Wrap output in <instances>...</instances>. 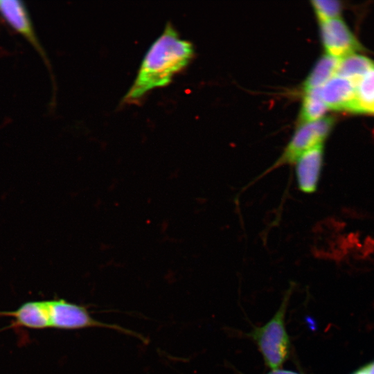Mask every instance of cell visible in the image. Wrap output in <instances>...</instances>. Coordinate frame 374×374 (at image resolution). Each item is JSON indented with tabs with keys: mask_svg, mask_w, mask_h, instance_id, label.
Listing matches in <instances>:
<instances>
[{
	"mask_svg": "<svg viewBox=\"0 0 374 374\" xmlns=\"http://www.w3.org/2000/svg\"><path fill=\"white\" fill-rule=\"evenodd\" d=\"M290 296V292L285 295L279 308L270 320L260 327L254 328L249 333L265 365L271 371L280 369L289 355L290 342L285 319Z\"/></svg>",
	"mask_w": 374,
	"mask_h": 374,
	"instance_id": "7a4b0ae2",
	"label": "cell"
},
{
	"mask_svg": "<svg viewBox=\"0 0 374 374\" xmlns=\"http://www.w3.org/2000/svg\"><path fill=\"white\" fill-rule=\"evenodd\" d=\"M193 53V44L181 39L176 29L167 24L145 54L123 101L133 102L150 90L169 84L173 76L188 65Z\"/></svg>",
	"mask_w": 374,
	"mask_h": 374,
	"instance_id": "6da1fadb",
	"label": "cell"
},
{
	"mask_svg": "<svg viewBox=\"0 0 374 374\" xmlns=\"http://www.w3.org/2000/svg\"><path fill=\"white\" fill-rule=\"evenodd\" d=\"M0 17L13 30L34 48L49 71L51 66L40 42L26 4L19 0H0Z\"/></svg>",
	"mask_w": 374,
	"mask_h": 374,
	"instance_id": "277c9868",
	"label": "cell"
},
{
	"mask_svg": "<svg viewBox=\"0 0 374 374\" xmlns=\"http://www.w3.org/2000/svg\"><path fill=\"white\" fill-rule=\"evenodd\" d=\"M321 40L326 53L342 58L362 49V45L340 18L320 22Z\"/></svg>",
	"mask_w": 374,
	"mask_h": 374,
	"instance_id": "5b68a950",
	"label": "cell"
},
{
	"mask_svg": "<svg viewBox=\"0 0 374 374\" xmlns=\"http://www.w3.org/2000/svg\"><path fill=\"white\" fill-rule=\"evenodd\" d=\"M319 91L328 109L355 112L356 84L350 80L335 75Z\"/></svg>",
	"mask_w": 374,
	"mask_h": 374,
	"instance_id": "52a82bcc",
	"label": "cell"
},
{
	"mask_svg": "<svg viewBox=\"0 0 374 374\" xmlns=\"http://www.w3.org/2000/svg\"><path fill=\"white\" fill-rule=\"evenodd\" d=\"M339 60L327 53L322 55L307 76L303 83L304 91L319 89L335 76Z\"/></svg>",
	"mask_w": 374,
	"mask_h": 374,
	"instance_id": "ba28073f",
	"label": "cell"
},
{
	"mask_svg": "<svg viewBox=\"0 0 374 374\" xmlns=\"http://www.w3.org/2000/svg\"><path fill=\"white\" fill-rule=\"evenodd\" d=\"M335 123L332 116H324L317 121L300 124L281 156L269 170L287 163H294L296 159L308 150L323 144Z\"/></svg>",
	"mask_w": 374,
	"mask_h": 374,
	"instance_id": "3957f363",
	"label": "cell"
},
{
	"mask_svg": "<svg viewBox=\"0 0 374 374\" xmlns=\"http://www.w3.org/2000/svg\"><path fill=\"white\" fill-rule=\"evenodd\" d=\"M267 374H300L292 371L284 370V369H277L272 370Z\"/></svg>",
	"mask_w": 374,
	"mask_h": 374,
	"instance_id": "4fadbf2b",
	"label": "cell"
},
{
	"mask_svg": "<svg viewBox=\"0 0 374 374\" xmlns=\"http://www.w3.org/2000/svg\"><path fill=\"white\" fill-rule=\"evenodd\" d=\"M373 67V60L353 53L340 58L335 75L348 79L357 86L362 78Z\"/></svg>",
	"mask_w": 374,
	"mask_h": 374,
	"instance_id": "9c48e42d",
	"label": "cell"
},
{
	"mask_svg": "<svg viewBox=\"0 0 374 374\" xmlns=\"http://www.w3.org/2000/svg\"><path fill=\"white\" fill-rule=\"evenodd\" d=\"M328 110V108L321 96L319 89L305 91L299 115L301 124L323 118Z\"/></svg>",
	"mask_w": 374,
	"mask_h": 374,
	"instance_id": "30bf717a",
	"label": "cell"
},
{
	"mask_svg": "<svg viewBox=\"0 0 374 374\" xmlns=\"http://www.w3.org/2000/svg\"><path fill=\"white\" fill-rule=\"evenodd\" d=\"M312 6L319 22L339 18L342 6L337 0H313Z\"/></svg>",
	"mask_w": 374,
	"mask_h": 374,
	"instance_id": "8fae6325",
	"label": "cell"
},
{
	"mask_svg": "<svg viewBox=\"0 0 374 374\" xmlns=\"http://www.w3.org/2000/svg\"><path fill=\"white\" fill-rule=\"evenodd\" d=\"M323 145H316L303 152L295 161L297 185L306 194L316 191L321 174Z\"/></svg>",
	"mask_w": 374,
	"mask_h": 374,
	"instance_id": "8992f818",
	"label": "cell"
},
{
	"mask_svg": "<svg viewBox=\"0 0 374 374\" xmlns=\"http://www.w3.org/2000/svg\"><path fill=\"white\" fill-rule=\"evenodd\" d=\"M363 374H374V361L362 368Z\"/></svg>",
	"mask_w": 374,
	"mask_h": 374,
	"instance_id": "7c38bea8",
	"label": "cell"
},
{
	"mask_svg": "<svg viewBox=\"0 0 374 374\" xmlns=\"http://www.w3.org/2000/svg\"><path fill=\"white\" fill-rule=\"evenodd\" d=\"M351 374H363V370H362V368L358 371H356L353 373H352Z\"/></svg>",
	"mask_w": 374,
	"mask_h": 374,
	"instance_id": "5bb4252c",
	"label": "cell"
},
{
	"mask_svg": "<svg viewBox=\"0 0 374 374\" xmlns=\"http://www.w3.org/2000/svg\"><path fill=\"white\" fill-rule=\"evenodd\" d=\"M372 114H374V108H373V113Z\"/></svg>",
	"mask_w": 374,
	"mask_h": 374,
	"instance_id": "9a60e30c",
	"label": "cell"
}]
</instances>
